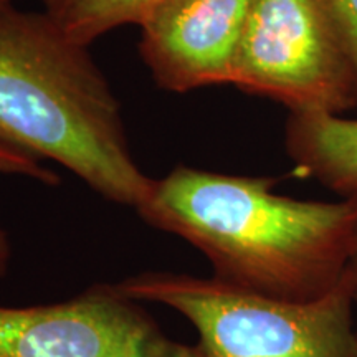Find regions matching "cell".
<instances>
[{
    "instance_id": "obj_1",
    "label": "cell",
    "mask_w": 357,
    "mask_h": 357,
    "mask_svg": "<svg viewBox=\"0 0 357 357\" xmlns=\"http://www.w3.org/2000/svg\"><path fill=\"white\" fill-rule=\"evenodd\" d=\"M271 177L177 166L155 178L136 208L154 229L185 240L231 288L311 303L344 287L357 199L334 202L276 194Z\"/></svg>"
},
{
    "instance_id": "obj_2",
    "label": "cell",
    "mask_w": 357,
    "mask_h": 357,
    "mask_svg": "<svg viewBox=\"0 0 357 357\" xmlns=\"http://www.w3.org/2000/svg\"><path fill=\"white\" fill-rule=\"evenodd\" d=\"M0 146L53 160L134 211L154 182L129 149L121 106L89 45L12 2L0 3Z\"/></svg>"
},
{
    "instance_id": "obj_3",
    "label": "cell",
    "mask_w": 357,
    "mask_h": 357,
    "mask_svg": "<svg viewBox=\"0 0 357 357\" xmlns=\"http://www.w3.org/2000/svg\"><path fill=\"white\" fill-rule=\"evenodd\" d=\"M124 296L171 307L194 326L202 357H357L356 296L341 287L288 303L208 276L146 271L116 283Z\"/></svg>"
},
{
    "instance_id": "obj_4",
    "label": "cell",
    "mask_w": 357,
    "mask_h": 357,
    "mask_svg": "<svg viewBox=\"0 0 357 357\" xmlns=\"http://www.w3.org/2000/svg\"><path fill=\"white\" fill-rule=\"evenodd\" d=\"M291 114L357 106V77L326 0H250L231 83Z\"/></svg>"
},
{
    "instance_id": "obj_5",
    "label": "cell",
    "mask_w": 357,
    "mask_h": 357,
    "mask_svg": "<svg viewBox=\"0 0 357 357\" xmlns=\"http://www.w3.org/2000/svg\"><path fill=\"white\" fill-rule=\"evenodd\" d=\"M141 305L116 283L48 305H0V357H202Z\"/></svg>"
},
{
    "instance_id": "obj_6",
    "label": "cell",
    "mask_w": 357,
    "mask_h": 357,
    "mask_svg": "<svg viewBox=\"0 0 357 357\" xmlns=\"http://www.w3.org/2000/svg\"><path fill=\"white\" fill-rule=\"evenodd\" d=\"M250 0H164L141 22L139 53L172 93L231 83Z\"/></svg>"
},
{
    "instance_id": "obj_7",
    "label": "cell",
    "mask_w": 357,
    "mask_h": 357,
    "mask_svg": "<svg viewBox=\"0 0 357 357\" xmlns=\"http://www.w3.org/2000/svg\"><path fill=\"white\" fill-rule=\"evenodd\" d=\"M284 146L303 176L337 197L357 199V119L289 113Z\"/></svg>"
},
{
    "instance_id": "obj_8",
    "label": "cell",
    "mask_w": 357,
    "mask_h": 357,
    "mask_svg": "<svg viewBox=\"0 0 357 357\" xmlns=\"http://www.w3.org/2000/svg\"><path fill=\"white\" fill-rule=\"evenodd\" d=\"M43 12L70 37L91 45L123 25L141 22L164 0H38Z\"/></svg>"
},
{
    "instance_id": "obj_9",
    "label": "cell",
    "mask_w": 357,
    "mask_h": 357,
    "mask_svg": "<svg viewBox=\"0 0 357 357\" xmlns=\"http://www.w3.org/2000/svg\"><path fill=\"white\" fill-rule=\"evenodd\" d=\"M0 174H10V176H22L42 182L45 185H55L60 182V177L52 171H48L37 159L29 158L15 151L0 146Z\"/></svg>"
},
{
    "instance_id": "obj_10",
    "label": "cell",
    "mask_w": 357,
    "mask_h": 357,
    "mask_svg": "<svg viewBox=\"0 0 357 357\" xmlns=\"http://www.w3.org/2000/svg\"><path fill=\"white\" fill-rule=\"evenodd\" d=\"M344 40L357 77V0H326Z\"/></svg>"
},
{
    "instance_id": "obj_11",
    "label": "cell",
    "mask_w": 357,
    "mask_h": 357,
    "mask_svg": "<svg viewBox=\"0 0 357 357\" xmlns=\"http://www.w3.org/2000/svg\"><path fill=\"white\" fill-rule=\"evenodd\" d=\"M10 257H12V245L10 238H8L7 231L0 229V278L6 276L8 265H10Z\"/></svg>"
},
{
    "instance_id": "obj_12",
    "label": "cell",
    "mask_w": 357,
    "mask_h": 357,
    "mask_svg": "<svg viewBox=\"0 0 357 357\" xmlns=\"http://www.w3.org/2000/svg\"><path fill=\"white\" fill-rule=\"evenodd\" d=\"M346 287H349L352 291H356L357 288V229H356V236H354V247H352L351 261H349V266H347Z\"/></svg>"
},
{
    "instance_id": "obj_13",
    "label": "cell",
    "mask_w": 357,
    "mask_h": 357,
    "mask_svg": "<svg viewBox=\"0 0 357 357\" xmlns=\"http://www.w3.org/2000/svg\"><path fill=\"white\" fill-rule=\"evenodd\" d=\"M8 2H12V0H0V3H8Z\"/></svg>"
},
{
    "instance_id": "obj_14",
    "label": "cell",
    "mask_w": 357,
    "mask_h": 357,
    "mask_svg": "<svg viewBox=\"0 0 357 357\" xmlns=\"http://www.w3.org/2000/svg\"><path fill=\"white\" fill-rule=\"evenodd\" d=\"M354 296H356V301H357V288H356V291H354Z\"/></svg>"
}]
</instances>
